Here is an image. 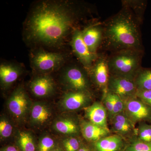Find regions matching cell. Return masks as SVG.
I'll use <instances>...</instances> for the list:
<instances>
[{
  "instance_id": "cell-2",
  "label": "cell",
  "mask_w": 151,
  "mask_h": 151,
  "mask_svg": "<svg viewBox=\"0 0 151 151\" xmlns=\"http://www.w3.org/2000/svg\"><path fill=\"white\" fill-rule=\"evenodd\" d=\"M140 24L129 9L123 6L103 25V46L112 53L124 50H143Z\"/></svg>"
},
{
  "instance_id": "cell-22",
  "label": "cell",
  "mask_w": 151,
  "mask_h": 151,
  "mask_svg": "<svg viewBox=\"0 0 151 151\" xmlns=\"http://www.w3.org/2000/svg\"><path fill=\"white\" fill-rule=\"evenodd\" d=\"M17 144L21 151H37V150L34 139L29 132H22L19 133Z\"/></svg>"
},
{
  "instance_id": "cell-3",
  "label": "cell",
  "mask_w": 151,
  "mask_h": 151,
  "mask_svg": "<svg viewBox=\"0 0 151 151\" xmlns=\"http://www.w3.org/2000/svg\"><path fill=\"white\" fill-rule=\"evenodd\" d=\"M144 50H124L112 53L108 57L111 75L134 78L141 68Z\"/></svg>"
},
{
  "instance_id": "cell-25",
  "label": "cell",
  "mask_w": 151,
  "mask_h": 151,
  "mask_svg": "<svg viewBox=\"0 0 151 151\" xmlns=\"http://www.w3.org/2000/svg\"><path fill=\"white\" fill-rule=\"evenodd\" d=\"M13 131L12 125L5 118H2L0 121V136L2 139L11 137Z\"/></svg>"
},
{
  "instance_id": "cell-17",
  "label": "cell",
  "mask_w": 151,
  "mask_h": 151,
  "mask_svg": "<svg viewBox=\"0 0 151 151\" xmlns=\"http://www.w3.org/2000/svg\"><path fill=\"white\" fill-rule=\"evenodd\" d=\"M82 132L85 139L89 141H98L109 132L108 128L97 126L91 123H85L82 127Z\"/></svg>"
},
{
  "instance_id": "cell-14",
  "label": "cell",
  "mask_w": 151,
  "mask_h": 151,
  "mask_svg": "<svg viewBox=\"0 0 151 151\" xmlns=\"http://www.w3.org/2000/svg\"><path fill=\"white\" fill-rule=\"evenodd\" d=\"M126 108L130 117L136 121L148 119L151 117V108L142 100L134 99L128 100Z\"/></svg>"
},
{
  "instance_id": "cell-4",
  "label": "cell",
  "mask_w": 151,
  "mask_h": 151,
  "mask_svg": "<svg viewBox=\"0 0 151 151\" xmlns=\"http://www.w3.org/2000/svg\"><path fill=\"white\" fill-rule=\"evenodd\" d=\"M30 61L35 70L41 74H47L62 67L65 63V58L60 53L37 50L31 54Z\"/></svg>"
},
{
  "instance_id": "cell-30",
  "label": "cell",
  "mask_w": 151,
  "mask_h": 151,
  "mask_svg": "<svg viewBox=\"0 0 151 151\" xmlns=\"http://www.w3.org/2000/svg\"><path fill=\"white\" fill-rule=\"evenodd\" d=\"M113 94L114 97V108L112 114L115 116L122 112L124 109V105L122 98L116 94Z\"/></svg>"
},
{
  "instance_id": "cell-11",
  "label": "cell",
  "mask_w": 151,
  "mask_h": 151,
  "mask_svg": "<svg viewBox=\"0 0 151 151\" xmlns=\"http://www.w3.org/2000/svg\"><path fill=\"white\" fill-rule=\"evenodd\" d=\"M23 72L21 65L14 63L4 62L0 65V80L2 88H9L18 79Z\"/></svg>"
},
{
  "instance_id": "cell-18",
  "label": "cell",
  "mask_w": 151,
  "mask_h": 151,
  "mask_svg": "<svg viewBox=\"0 0 151 151\" xmlns=\"http://www.w3.org/2000/svg\"><path fill=\"white\" fill-rule=\"evenodd\" d=\"M122 145V138L112 135L100 139L96 142L95 147L97 151H118Z\"/></svg>"
},
{
  "instance_id": "cell-16",
  "label": "cell",
  "mask_w": 151,
  "mask_h": 151,
  "mask_svg": "<svg viewBox=\"0 0 151 151\" xmlns=\"http://www.w3.org/2000/svg\"><path fill=\"white\" fill-rule=\"evenodd\" d=\"M86 116L90 123L100 127L108 128L107 113L105 108L100 103H94L86 109Z\"/></svg>"
},
{
  "instance_id": "cell-31",
  "label": "cell",
  "mask_w": 151,
  "mask_h": 151,
  "mask_svg": "<svg viewBox=\"0 0 151 151\" xmlns=\"http://www.w3.org/2000/svg\"><path fill=\"white\" fill-rule=\"evenodd\" d=\"M105 106L108 111L112 114L114 108V94L113 93L110 92H108L105 97Z\"/></svg>"
},
{
  "instance_id": "cell-19",
  "label": "cell",
  "mask_w": 151,
  "mask_h": 151,
  "mask_svg": "<svg viewBox=\"0 0 151 151\" xmlns=\"http://www.w3.org/2000/svg\"><path fill=\"white\" fill-rule=\"evenodd\" d=\"M134 81L137 90H151V68H141L135 76Z\"/></svg>"
},
{
  "instance_id": "cell-24",
  "label": "cell",
  "mask_w": 151,
  "mask_h": 151,
  "mask_svg": "<svg viewBox=\"0 0 151 151\" xmlns=\"http://www.w3.org/2000/svg\"><path fill=\"white\" fill-rule=\"evenodd\" d=\"M56 147L54 139L49 136L42 138L37 146V151H50Z\"/></svg>"
},
{
  "instance_id": "cell-15",
  "label": "cell",
  "mask_w": 151,
  "mask_h": 151,
  "mask_svg": "<svg viewBox=\"0 0 151 151\" xmlns=\"http://www.w3.org/2000/svg\"><path fill=\"white\" fill-rule=\"evenodd\" d=\"M52 113L51 109L46 104L41 103H35L31 109L32 123L38 127L45 125L51 119Z\"/></svg>"
},
{
  "instance_id": "cell-27",
  "label": "cell",
  "mask_w": 151,
  "mask_h": 151,
  "mask_svg": "<svg viewBox=\"0 0 151 151\" xmlns=\"http://www.w3.org/2000/svg\"><path fill=\"white\" fill-rule=\"evenodd\" d=\"M63 145L65 151H78L80 149L79 141L75 138L65 139L63 142Z\"/></svg>"
},
{
  "instance_id": "cell-5",
  "label": "cell",
  "mask_w": 151,
  "mask_h": 151,
  "mask_svg": "<svg viewBox=\"0 0 151 151\" xmlns=\"http://www.w3.org/2000/svg\"><path fill=\"white\" fill-rule=\"evenodd\" d=\"M82 31L78 28L74 30L72 34L70 45L81 65L88 70L97 58L98 54H94L90 51L83 40Z\"/></svg>"
},
{
  "instance_id": "cell-12",
  "label": "cell",
  "mask_w": 151,
  "mask_h": 151,
  "mask_svg": "<svg viewBox=\"0 0 151 151\" xmlns=\"http://www.w3.org/2000/svg\"><path fill=\"white\" fill-rule=\"evenodd\" d=\"M82 36L90 51L97 54V50L103 42V26L94 24L86 28L82 31Z\"/></svg>"
},
{
  "instance_id": "cell-23",
  "label": "cell",
  "mask_w": 151,
  "mask_h": 151,
  "mask_svg": "<svg viewBox=\"0 0 151 151\" xmlns=\"http://www.w3.org/2000/svg\"><path fill=\"white\" fill-rule=\"evenodd\" d=\"M114 126L118 132L126 133L131 129V124L126 116L121 114H118L114 118Z\"/></svg>"
},
{
  "instance_id": "cell-20",
  "label": "cell",
  "mask_w": 151,
  "mask_h": 151,
  "mask_svg": "<svg viewBox=\"0 0 151 151\" xmlns=\"http://www.w3.org/2000/svg\"><path fill=\"white\" fill-rule=\"evenodd\" d=\"M54 128L58 132L64 134H73L78 132V127L75 122L68 119L57 120L55 123Z\"/></svg>"
},
{
  "instance_id": "cell-21",
  "label": "cell",
  "mask_w": 151,
  "mask_h": 151,
  "mask_svg": "<svg viewBox=\"0 0 151 151\" xmlns=\"http://www.w3.org/2000/svg\"><path fill=\"white\" fill-rule=\"evenodd\" d=\"M122 3L123 6L129 9L140 23L142 22L147 7V1H124Z\"/></svg>"
},
{
  "instance_id": "cell-6",
  "label": "cell",
  "mask_w": 151,
  "mask_h": 151,
  "mask_svg": "<svg viewBox=\"0 0 151 151\" xmlns=\"http://www.w3.org/2000/svg\"><path fill=\"white\" fill-rule=\"evenodd\" d=\"M63 83L73 91H87L88 79L85 71L76 65H68L63 70L62 75Z\"/></svg>"
},
{
  "instance_id": "cell-1",
  "label": "cell",
  "mask_w": 151,
  "mask_h": 151,
  "mask_svg": "<svg viewBox=\"0 0 151 151\" xmlns=\"http://www.w3.org/2000/svg\"><path fill=\"white\" fill-rule=\"evenodd\" d=\"M80 12L72 2L44 1L33 7L24 27L26 42L33 45L56 47L73 33Z\"/></svg>"
},
{
  "instance_id": "cell-26",
  "label": "cell",
  "mask_w": 151,
  "mask_h": 151,
  "mask_svg": "<svg viewBox=\"0 0 151 151\" xmlns=\"http://www.w3.org/2000/svg\"><path fill=\"white\" fill-rule=\"evenodd\" d=\"M124 151H151V142L137 141L127 147Z\"/></svg>"
},
{
  "instance_id": "cell-8",
  "label": "cell",
  "mask_w": 151,
  "mask_h": 151,
  "mask_svg": "<svg viewBox=\"0 0 151 151\" xmlns=\"http://www.w3.org/2000/svg\"><path fill=\"white\" fill-rule=\"evenodd\" d=\"M109 92L122 98L136 95L137 91L134 78L110 75L108 86Z\"/></svg>"
},
{
  "instance_id": "cell-9",
  "label": "cell",
  "mask_w": 151,
  "mask_h": 151,
  "mask_svg": "<svg viewBox=\"0 0 151 151\" xmlns=\"http://www.w3.org/2000/svg\"><path fill=\"white\" fill-rule=\"evenodd\" d=\"M108 58L104 55L98 54L93 65L88 70L95 83L101 88L108 86L110 77Z\"/></svg>"
},
{
  "instance_id": "cell-34",
  "label": "cell",
  "mask_w": 151,
  "mask_h": 151,
  "mask_svg": "<svg viewBox=\"0 0 151 151\" xmlns=\"http://www.w3.org/2000/svg\"><path fill=\"white\" fill-rule=\"evenodd\" d=\"M50 151H63V150H61V149L55 147V148L54 149H53V150H52Z\"/></svg>"
},
{
  "instance_id": "cell-7",
  "label": "cell",
  "mask_w": 151,
  "mask_h": 151,
  "mask_svg": "<svg viewBox=\"0 0 151 151\" xmlns=\"http://www.w3.org/2000/svg\"><path fill=\"white\" fill-rule=\"evenodd\" d=\"M29 100L24 89L19 87L11 94L7 102V108L11 114L17 120H23L29 107Z\"/></svg>"
},
{
  "instance_id": "cell-13",
  "label": "cell",
  "mask_w": 151,
  "mask_h": 151,
  "mask_svg": "<svg viewBox=\"0 0 151 151\" xmlns=\"http://www.w3.org/2000/svg\"><path fill=\"white\" fill-rule=\"evenodd\" d=\"M89 99L87 91H71L64 95L61 104L65 110L75 111L84 106Z\"/></svg>"
},
{
  "instance_id": "cell-29",
  "label": "cell",
  "mask_w": 151,
  "mask_h": 151,
  "mask_svg": "<svg viewBox=\"0 0 151 151\" xmlns=\"http://www.w3.org/2000/svg\"><path fill=\"white\" fill-rule=\"evenodd\" d=\"M136 95L143 103L151 108V90H137Z\"/></svg>"
},
{
  "instance_id": "cell-33",
  "label": "cell",
  "mask_w": 151,
  "mask_h": 151,
  "mask_svg": "<svg viewBox=\"0 0 151 151\" xmlns=\"http://www.w3.org/2000/svg\"><path fill=\"white\" fill-rule=\"evenodd\" d=\"M78 151H91L86 148H80Z\"/></svg>"
},
{
  "instance_id": "cell-28",
  "label": "cell",
  "mask_w": 151,
  "mask_h": 151,
  "mask_svg": "<svg viewBox=\"0 0 151 151\" xmlns=\"http://www.w3.org/2000/svg\"><path fill=\"white\" fill-rule=\"evenodd\" d=\"M141 140L146 142H151V126L145 124L141 127L139 131Z\"/></svg>"
},
{
  "instance_id": "cell-32",
  "label": "cell",
  "mask_w": 151,
  "mask_h": 151,
  "mask_svg": "<svg viewBox=\"0 0 151 151\" xmlns=\"http://www.w3.org/2000/svg\"><path fill=\"white\" fill-rule=\"evenodd\" d=\"M1 151H21L18 147L14 145L6 146L1 149Z\"/></svg>"
},
{
  "instance_id": "cell-10",
  "label": "cell",
  "mask_w": 151,
  "mask_h": 151,
  "mask_svg": "<svg viewBox=\"0 0 151 151\" xmlns=\"http://www.w3.org/2000/svg\"><path fill=\"white\" fill-rule=\"evenodd\" d=\"M30 89L36 97H46L54 92L55 84L53 79L48 74H41L31 82Z\"/></svg>"
}]
</instances>
